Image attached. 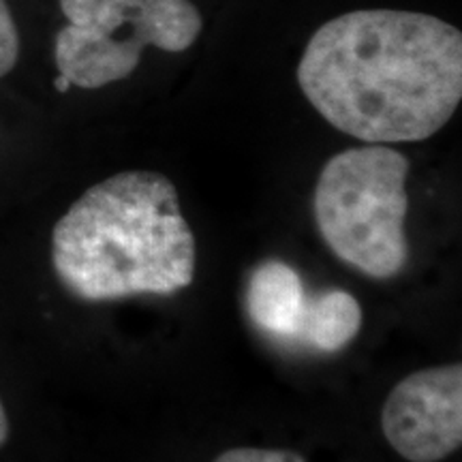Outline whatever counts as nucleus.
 Returning <instances> with one entry per match:
<instances>
[{"instance_id":"nucleus-1","label":"nucleus","mask_w":462,"mask_h":462,"mask_svg":"<svg viewBox=\"0 0 462 462\" xmlns=\"http://www.w3.org/2000/svg\"><path fill=\"white\" fill-rule=\"evenodd\" d=\"M300 90L345 135L429 140L462 99V34L441 17L362 9L317 28L298 62Z\"/></svg>"},{"instance_id":"nucleus-2","label":"nucleus","mask_w":462,"mask_h":462,"mask_svg":"<svg viewBox=\"0 0 462 462\" xmlns=\"http://www.w3.org/2000/svg\"><path fill=\"white\" fill-rule=\"evenodd\" d=\"M195 236L159 171H120L90 187L51 231V265L71 296L116 302L171 296L195 279Z\"/></svg>"},{"instance_id":"nucleus-3","label":"nucleus","mask_w":462,"mask_h":462,"mask_svg":"<svg viewBox=\"0 0 462 462\" xmlns=\"http://www.w3.org/2000/svg\"><path fill=\"white\" fill-rule=\"evenodd\" d=\"M407 176L402 152L366 143L334 154L317 178L313 210L323 242L371 279H394L407 265Z\"/></svg>"},{"instance_id":"nucleus-4","label":"nucleus","mask_w":462,"mask_h":462,"mask_svg":"<svg viewBox=\"0 0 462 462\" xmlns=\"http://www.w3.org/2000/svg\"><path fill=\"white\" fill-rule=\"evenodd\" d=\"M60 11L69 24L54 42L58 78L86 90L129 78L146 45L189 50L204 28L190 0H60Z\"/></svg>"},{"instance_id":"nucleus-5","label":"nucleus","mask_w":462,"mask_h":462,"mask_svg":"<svg viewBox=\"0 0 462 462\" xmlns=\"http://www.w3.org/2000/svg\"><path fill=\"white\" fill-rule=\"evenodd\" d=\"M381 430L404 460L439 462L462 443V366H430L398 381L385 398Z\"/></svg>"},{"instance_id":"nucleus-6","label":"nucleus","mask_w":462,"mask_h":462,"mask_svg":"<svg viewBox=\"0 0 462 462\" xmlns=\"http://www.w3.org/2000/svg\"><path fill=\"white\" fill-rule=\"evenodd\" d=\"M310 293L291 265L268 259L251 273L246 285V313L259 332L276 343L298 345Z\"/></svg>"},{"instance_id":"nucleus-7","label":"nucleus","mask_w":462,"mask_h":462,"mask_svg":"<svg viewBox=\"0 0 462 462\" xmlns=\"http://www.w3.org/2000/svg\"><path fill=\"white\" fill-rule=\"evenodd\" d=\"M362 306L349 291L326 289L310 293L298 345L319 354L345 349L362 328Z\"/></svg>"},{"instance_id":"nucleus-8","label":"nucleus","mask_w":462,"mask_h":462,"mask_svg":"<svg viewBox=\"0 0 462 462\" xmlns=\"http://www.w3.org/2000/svg\"><path fill=\"white\" fill-rule=\"evenodd\" d=\"M20 58V32L7 0H0V78L11 73Z\"/></svg>"},{"instance_id":"nucleus-9","label":"nucleus","mask_w":462,"mask_h":462,"mask_svg":"<svg viewBox=\"0 0 462 462\" xmlns=\"http://www.w3.org/2000/svg\"><path fill=\"white\" fill-rule=\"evenodd\" d=\"M215 462H304V458L291 449L234 448L223 452Z\"/></svg>"},{"instance_id":"nucleus-10","label":"nucleus","mask_w":462,"mask_h":462,"mask_svg":"<svg viewBox=\"0 0 462 462\" xmlns=\"http://www.w3.org/2000/svg\"><path fill=\"white\" fill-rule=\"evenodd\" d=\"M9 439V418H7V411H5V404L0 401V448L7 443Z\"/></svg>"}]
</instances>
